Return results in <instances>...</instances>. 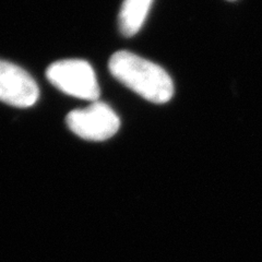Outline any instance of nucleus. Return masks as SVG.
<instances>
[{
	"label": "nucleus",
	"instance_id": "nucleus-1",
	"mask_svg": "<svg viewBox=\"0 0 262 262\" xmlns=\"http://www.w3.org/2000/svg\"><path fill=\"white\" fill-rule=\"evenodd\" d=\"M108 68L113 77L147 101L163 104L173 97L174 83L168 73L159 64L134 53H115Z\"/></svg>",
	"mask_w": 262,
	"mask_h": 262
},
{
	"label": "nucleus",
	"instance_id": "nucleus-2",
	"mask_svg": "<svg viewBox=\"0 0 262 262\" xmlns=\"http://www.w3.org/2000/svg\"><path fill=\"white\" fill-rule=\"evenodd\" d=\"M51 83L64 94L96 102L100 96L94 69L82 59H63L52 63L46 70Z\"/></svg>",
	"mask_w": 262,
	"mask_h": 262
},
{
	"label": "nucleus",
	"instance_id": "nucleus-3",
	"mask_svg": "<svg viewBox=\"0 0 262 262\" xmlns=\"http://www.w3.org/2000/svg\"><path fill=\"white\" fill-rule=\"evenodd\" d=\"M68 128L84 140L104 141L117 134L120 120L114 110L103 102H93L82 110L70 112L66 117Z\"/></svg>",
	"mask_w": 262,
	"mask_h": 262
},
{
	"label": "nucleus",
	"instance_id": "nucleus-4",
	"mask_svg": "<svg viewBox=\"0 0 262 262\" xmlns=\"http://www.w3.org/2000/svg\"><path fill=\"white\" fill-rule=\"evenodd\" d=\"M39 97V89L30 73L12 62L0 59V101L27 108Z\"/></svg>",
	"mask_w": 262,
	"mask_h": 262
},
{
	"label": "nucleus",
	"instance_id": "nucleus-5",
	"mask_svg": "<svg viewBox=\"0 0 262 262\" xmlns=\"http://www.w3.org/2000/svg\"><path fill=\"white\" fill-rule=\"evenodd\" d=\"M153 0H124L118 15V27L124 36L136 35L143 26Z\"/></svg>",
	"mask_w": 262,
	"mask_h": 262
},
{
	"label": "nucleus",
	"instance_id": "nucleus-6",
	"mask_svg": "<svg viewBox=\"0 0 262 262\" xmlns=\"http://www.w3.org/2000/svg\"><path fill=\"white\" fill-rule=\"evenodd\" d=\"M229 2H234V0H229Z\"/></svg>",
	"mask_w": 262,
	"mask_h": 262
}]
</instances>
